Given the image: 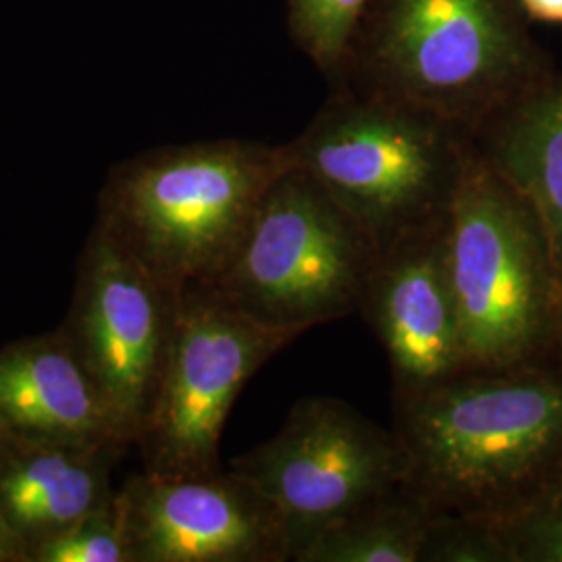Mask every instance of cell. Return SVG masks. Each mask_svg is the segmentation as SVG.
I'll return each mask as SVG.
<instances>
[{"label":"cell","instance_id":"cell-4","mask_svg":"<svg viewBox=\"0 0 562 562\" xmlns=\"http://www.w3.org/2000/svg\"><path fill=\"white\" fill-rule=\"evenodd\" d=\"M285 150L382 250L448 215L473 136L417 106L338 88Z\"/></svg>","mask_w":562,"mask_h":562},{"label":"cell","instance_id":"cell-8","mask_svg":"<svg viewBox=\"0 0 562 562\" xmlns=\"http://www.w3.org/2000/svg\"><path fill=\"white\" fill-rule=\"evenodd\" d=\"M296 338L301 334L257 322L209 288L181 292L161 390L138 440L146 471H220L223 425L244 383Z\"/></svg>","mask_w":562,"mask_h":562},{"label":"cell","instance_id":"cell-5","mask_svg":"<svg viewBox=\"0 0 562 562\" xmlns=\"http://www.w3.org/2000/svg\"><path fill=\"white\" fill-rule=\"evenodd\" d=\"M446 250L467 367L550 359L559 273L546 227L475 144L448 211Z\"/></svg>","mask_w":562,"mask_h":562},{"label":"cell","instance_id":"cell-16","mask_svg":"<svg viewBox=\"0 0 562 562\" xmlns=\"http://www.w3.org/2000/svg\"><path fill=\"white\" fill-rule=\"evenodd\" d=\"M369 0H288V32L331 86Z\"/></svg>","mask_w":562,"mask_h":562},{"label":"cell","instance_id":"cell-23","mask_svg":"<svg viewBox=\"0 0 562 562\" xmlns=\"http://www.w3.org/2000/svg\"><path fill=\"white\" fill-rule=\"evenodd\" d=\"M0 446H2V442H0Z\"/></svg>","mask_w":562,"mask_h":562},{"label":"cell","instance_id":"cell-21","mask_svg":"<svg viewBox=\"0 0 562 562\" xmlns=\"http://www.w3.org/2000/svg\"><path fill=\"white\" fill-rule=\"evenodd\" d=\"M550 359L562 362V281L559 288V301L554 313V331H552V346H550Z\"/></svg>","mask_w":562,"mask_h":562},{"label":"cell","instance_id":"cell-13","mask_svg":"<svg viewBox=\"0 0 562 562\" xmlns=\"http://www.w3.org/2000/svg\"><path fill=\"white\" fill-rule=\"evenodd\" d=\"M485 161L503 173L542 220L562 281V71L508 102L473 134Z\"/></svg>","mask_w":562,"mask_h":562},{"label":"cell","instance_id":"cell-17","mask_svg":"<svg viewBox=\"0 0 562 562\" xmlns=\"http://www.w3.org/2000/svg\"><path fill=\"white\" fill-rule=\"evenodd\" d=\"M490 521L506 562H562V469L525 503Z\"/></svg>","mask_w":562,"mask_h":562},{"label":"cell","instance_id":"cell-20","mask_svg":"<svg viewBox=\"0 0 562 562\" xmlns=\"http://www.w3.org/2000/svg\"><path fill=\"white\" fill-rule=\"evenodd\" d=\"M525 18L562 25V0H517Z\"/></svg>","mask_w":562,"mask_h":562},{"label":"cell","instance_id":"cell-6","mask_svg":"<svg viewBox=\"0 0 562 562\" xmlns=\"http://www.w3.org/2000/svg\"><path fill=\"white\" fill-rule=\"evenodd\" d=\"M378 246L317 181L290 165L238 248L204 285L257 322L304 334L361 308Z\"/></svg>","mask_w":562,"mask_h":562},{"label":"cell","instance_id":"cell-15","mask_svg":"<svg viewBox=\"0 0 562 562\" xmlns=\"http://www.w3.org/2000/svg\"><path fill=\"white\" fill-rule=\"evenodd\" d=\"M434 515L401 485L327 527L296 562H422Z\"/></svg>","mask_w":562,"mask_h":562},{"label":"cell","instance_id":"cell-7","mask_svg":"<svg viewBox=\"0 0 562 562\" xmlns=\"http://www.w3.org/2000/svg\"><path fill=\"white\" fill-rule=\"evenodd\" d=\"M408 467L396 429L334 396L296 402L273 438L232 462L278 506L292 562L327 527L404 485Z\"/></svg>","mask_w":562,"mask_h":562},{"label":"cell","instance_id":"cell-10","mask_svg":"<svg viewBox=\"0 0 562 562\" xmlns=\"http://www.w3.org/2000/svg\"><path fill=\"white\" fill-rule=\"evenodd\" d=\"M132 561L292 562L278 506L238 471H146L115 501Z\"/></svg>","mask_w":562,"mask_h":562},{"label":"cell","instance_id":"cell-22","mask_svg":"<svg viewBox=\"0 0 562 562\" xmlns=\"http://www.w3.org/2000/svg\"><path fill=\"white\" fill-rule=\"evenodd\" d=\"M9 554H15V531L0 515V561L7 559Z\"/></svg>","mask_w":562,"mask_h":562},{"label":"cell","instance_id":"cell-14","mask_svg":"<svg viewBox=\"0 0 562 562\" xmlns=\"http://www.w3.org/2000/svg\"><path fill=\"white\" fill-rule=\"evenodd\" d=\"M27 443V452L0 464V515L15 533L48 538L104 506L94 454L106 448Z\"/></svg>","mask_w":562,"mask_h":562},{"label":"cell","instance_id":"cell-3","mask_svg":"<svg viewBox=\"0 0 562 562\" xmlns=\"http://www.w3.org/2000/svg\"><path fill=\"white\" fill-rule=\"evenodd\" d=\"M290 165L285 144L225 138L157 148L113 169L99 225L171 292L204 288Z\"/></svg>","mask_w":562,"mask_h":562},{"label":"cell","instance_id":"cell-12","mask_svg":"<svg viewBox=\"0 0 562 562\" xmlns=\"http://www.w3.org/2000/svg\"><path fill=\"white\" fill-rule=\"evenodd\" d=\"M0 415L25 442L125 443L67 334L0 350Z\"/></svg>","mask_w":562,"mask_h":562},{"label":"cell","instance_id":"cell-11","mask_svg":"<svg viewBox=\"0 0 562 562\" xmlns=\"http://www.w3.org/2000/svg\"><path fill=\"white\" fill-rule=\"evenodd\" d=\"M448 215L378 252L359 313L392 369L394 396L442 382L467 367L448 271Z\"/></svg>","mask_w":562,"mask_h":562},{"label":"cell","instance_id":"cell-18","mask_svg":"<svg viewBox=\"0 0 562 562\" xmlns=\"http://www.w3.org/2000/svg\"><path fill=\"white\" fill-rule=\"evenodd\" d=\"M34 554V561L41 562L132 561L115 503L104 504L86 519L44 538Z\"/></svg>","mask_w":562,"mask_h":562},{"label":"cell","instance_id":"cell-1","mask_svg":"<svg viewBox=\"0 0 562 562\" xmlns=\"http://www.w3.org/2000/svg\"><path fill=\"white\" fill-rule=\"evenodd\" d=\"M404 487L429 510L496 519L562 469V362L464 369L394 396Z\"/></svg>","mask_w":562,"mask_h":562},{"label":"cell","instance_id":"cell-2","mask_svg":"<svg viewBox=\"0 0 562 562\" xmlns=\"http://www.w3.org/2000/svg\"><path fill=\"white\" fill-rule=\"evenodd\" d=\"M517 0H369L329 88L434 113L471 136L554 69Z\"/></svg>","mask_w":562,"mask_h":562},{"label":"cell","instance_id":"cell-19","mask_svg":"<svg viewBox=\"0 0 562 562\" xmlns=\"http://www.w3.org/2000/svg\"><path fill=\"white\" fill-rule=\"evenodd\" d=\"M422 562H506L492 521L436 513L423 542Z\"/></svg>","mask_w":562,"mask_h":562},{"label":"cell","instance_id":"cell-9","mask_svg":"<svg viewBox=\"0 0 562 562\" xmlns=\"http://www.w3.org/2000/svg\"><path fill=\"white\" fill-rule=\"evenodd\" d=\"M180 294L155 280L97 223L65 331L123 442H138L161 390Z\"/></svg>","mask_w":562,"mask_h":562}]
</instances>
